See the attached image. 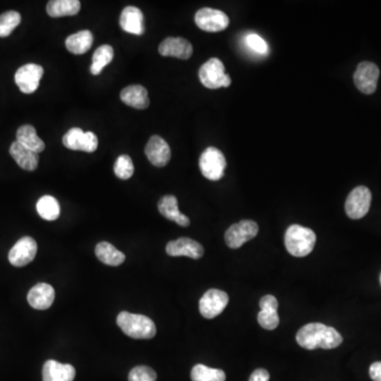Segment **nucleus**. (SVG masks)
<instances>
[{"label": "nucleus", "mask_w": 381, "mask_h": 381, "mask_svg": "<svg viewBox=\"0 0 381 381\" xmlns=\"http://www.w3.org/2000/svg\"><path fill=\"white\" fill-rule=\"evenodd\" d=\"M296 342L306 349H336L342 343L339 331L322 323H309L300 329L296 336Z\"/></svg>", "instance_id": "obj_1"}, {"label": "nucleus", "mask_w": 381, "mask_h": 381, "mask_svg": "<svg viewBox=\"0 0 381 381\" xmlns=\"http://www.w3.org/2000/svg\"><path fill=\"white\" fill-rule=\"evenodd\" d=\"M117 324L125 335L133 339H152L156 335V325L146 316L131 312H120Z\"/></svg>", "instance_id": "obj_2"}, {"label": "nucleus", "mask_w": 381, "mask_h": 381, "mask_svg": "<svg viewBox=\"0 0 381 381\" xmlns=\"http://www.w3.org/2000/svg\"><path fill=\"white\" fill-rule=\"evenodd\" d=\"M317 237L309 228L292 225L285 233V246L290 254L304 257L309 254L316 245Z\"/></svg>", "instance_id": "obj_3"}, {"label": "nucleus", "mask_w": 381, "mask_h": 381, "mask_svg": "<svg viewBox=\"0 0 381 381\" xmlns=\"http://www.w3.org/2000/svg\"><path fill=\"white\" fill-rule=\"evenodd\" d=\"M200 82L208 89L229 87L231 78L226 74L225 66L219 58H212L200 67L198 72Z\"/></svg>", "instance_id": "obj_4"}, {"label": "nucleus", "mask_w": 381, "mask_h": 381, "mask_svg": "<svg viewBox=\"0 0 381 381\" xmlns=\"http://www.w3.org/2000/svg\"><path fill=\"white\" fill-rule=\"evenodd\" d=\"M227 161L225 155L216 147L210 146L202 153L199 158L202 174L212 182H219L225 175Z\"/></svg>", "instance_id": "obj_5"}, {"label": "nucleus", "mask_w": 381, "mask_h": 381, "mask_svg": "<svg viewBox=\"0 0 381 381\" xmlns=\"http://www.w3.org/2000/svg\"><path fill=\"white\" fill-rule=\"evenodd\" d=\"M372 202V193L367 186H357L351 190L345 202V212L351 219H360L367 215Z\"/></svg>", "instance_id": "obj_6"}, {"label": "nucleus", "mask_w": 381, "mask_h": 381, "mask_svg": "<svg viewBox=\"0 0 381 381\" xmlns=\"http://www.w3.org/2000/svg\"><path fill=\"white\" fill-rule=\"evenodd\" d=\"M195 23L206 32H221L229 27L230 19L221 10L202 8L195 14Z\"/></svg>", "instance_id": "obj_7"}, {"label": "nucleus", "mask_w": 381, "mask_h": 381, "mask_svg": "<svg viewBox=\"0 0 381 381\" xmlns=\"http://www.w3.org/2000/svg\"><path fill=\"white\" fill-rule=\"evenodd\" d=\"M257 233H259V225L255 221L245 219L231 226L226 231V243L229 248L239 249L243 243L254 239Z\"/></svg>", "instance_id": "obj_8"}, {"label": "nucleus", "mask_w": 381, "mask_h": 381, "mask_svg": "<svg viewBox=\"0 0 381 381\" xmlns=\"http://www.w3.org/2000/svg\"><path fill=\"white\" fill-rule=\"evenodd\" d=\"M380 72L377 65L371 62H362L357 66L353 74V83L362 94H372L376 91Z\"/></svg>", "instance_id": "obj_9"}, {"label": "nucleus", "mask_w": 381, "mask_h": 381, "mask_svg": "<svg viewBox=\"0 0 381 381\" xmlns=\"http://www.w3.org/2000/svg\"><path fill=\"white\" fill-rule=\"evenodd\" d=\"M229 303V296L223 290H210L199 301V310L202 317L214 319L221 315Z\"/></svg>", "instance_id": "obj_10"}, {"label": "nucleus", "mask_w": 381, "mask_h": 381, "mask_svg": "<svg viewBox=\"0 0 381 381\" xmlns=\"http://www.w3.org/2000/svg\"><path fill=\"white\" fill-rule=\"evenodd\" d=\"M43 76H44V68L42 66L37 64H27L17 70L15 74V83L23 94H33L39 88Z\"/></svg>", "instance_id": "obj_11"}, {"label": "nucleus", "mask_w": 381, "mask_h": 381, "mask_svg": "<svg viewBox=\"0 0 381 381\" xmlns=\"http://www.w3.org/2000/svg\"><path fill=\"white\" fill-rule=\"evenodd\" d=\"M37 253V243L34 239L25 237L15 243L9 252V261L13 266L23 267L30 264Z\"/></svg>", "instance_id": "obj_12"}, {"label": "nucleus", "mask_w": 381, "mask_h": 381, "mask_svg": "<svg viewBox=\"0 0 381 381\" xmlns=\"http://www.w3.org/2000/svg\"><path fill=\"white\" fill-rule=\"evenodd\" d=\"M149 162L157 168L166 166L171 160V147L160 135H153L149 138L144 149Z\"/></svg>", "instance_id": "obj_13"}, {"label": "nucleus", "mask_w": 381, "mask_h": 381, "mask_svg": "<svg viewBox=\"0 0 381 381\" xmlns=\"http://www.w3.org/2000/svg\"><path fill=\"white\" fill-rule=\"evenodd\" d=\"M166 251L170 257H188L193 260H199L205 253V249L198 241L188 237H180L170 241L166 245Z\"/></svg>", "instance_id": "obj_14"}, {"label": "nucleus", "mask_w": 381, "mask_h": 381, "mask_svg": "<svg viewBox=\"0 0 381 381\" xmlns=\"http://www.w3.org/2000/svg\"><path fill=\"white\" fill-rule=\"evenodd\" d=\"M261 312L257 315V321L263 329L274 331L280 323L278 315L279 302L276 296L267 294L260 301Z\"/></svg>", "instance_id": "obj_15"}, {"label": "nucleus", "mask_w": 381, "mask_h": 381, "mask_svg": "<svg viewBox=\"0 0 381 381\" xmlns=\"http://www.w3.org/2000/svg\"><path fill=\"white\" fill-rule=\"evenodd\" d=\"M158 51L162 56H172L180 60H188L193 56V46L182 37H168L159 45Z\"/></svg>", "instance_id": "obj_16"}, {"label": "nucleus", "mask_w": 381, "mask_h": 381, "mask_svg": "<svg viewBox=\"0 0 381 381\" xmlns=\"http://www.w3.org/2000/svg\"><path fill=\"white\" fill-rule=\"evenodd\" d=\"M120 27L122 30L131 34L138 36L142 35L144 33V17L142 11L133 6L125 8L120 17Z\"/></svg>", "instance_id": "obj_17"}, {"label": "nucleus", "mask_w": 381, "mask_h": 381, "mask_svg": "<svg viewBox=\"0 0 381 381\" xmlns=\"http://www.w3.org/2000/svg\"><path fill=\"white\" fill-rule=\"evenodd\" d=\"M56 298V292L51 285L39 283L31 288L28 302L34 309L45 310L51 307Z\"/></svg>", "instance_id": "obj_18"}, {"label": "nucleus", "mask_w": 381, "mask_h": 381, "mask_svg": "<svg viewBox=\"0 0 381 381\" xmlns=\"http://www.w3.org/2000/svg\"><path fill=\"white\" fill-rule=\"evenodd\" d=\"M74 378L76 369L72 364L48 360L43 367V381H74Z\"/></svg>", "instance_id": "obj_19"}, {"label": "nucleus", "mask_w": 381, "mask_h": 381, "mask_svg": "<svg viewBox=\"0 0 381 381\" xmlns=\"http://www.w3.org/2000/svg\"><path fill=\"white\" fill-rule=\"evenodd\" d=\"M158 210L166 219L175 221L182 227H188L190 219L178 208V200L174 195L163 196L158 202Z\"/></svg>", "instance_id": "obj_20"}, {"label": "nucleus", "mask_w": 381, "mask_h": 381, "mask_svg": "<svg viewBox=\"0 0 381 381\" xmlns=\"http://www.w3.org/2000/svg\"><path fill=\"white\" fill-rule=\"evenodd\" d=\"M10 155L23 170L32 172L39 166V154L19 144L17 141H14L10 146Z\"/></svg>", "instance_id": "obj_21"}, {"label": "nucleus", "mask_w": 381, "mask_h": 381, "mask_svg": "<svg viewBox=\"0 0 381 381\" xmlns=\"http://www.w3.org/2000/svg\"><path fill=\"white\" fill-rule=\"evenodd\" d=\"M122 102L137 109H146L149 106V92L141 85H131L125 87L120 94Z\"/></svg>", "instance_id": "obj_22"}, {"label": "nucleus", "mask_w": 381, "mask_h": 381, "mask_svg": "<svg viewBox=\"0 0 381 381\" xmlns=\"http://www.w3.org/2000/svg\"><path fill=\"white\" fill-rule=\"evenodd\" d=\"M17 141L36 154L44 152L46 147L44 141L37 135L36 129L32 125L27 124L19 127L17 129Z\"/></svg>", "instance_id": "obj_23"}, {"label": "nucleus", "mask_w": 381, "mask_h": 381, "mask_svg": "<svg viewBox=\"0 0 381 381\" xmlns=\"http://www.w3.org/2000/svg\"><path fill=\"white\" fill-rule=\"evenodd\" d=\"M92 44H94V35L89 30H82L74 33L67 37L65 42L67 50L76 56L88 52L91 49Z\"/></svg>", "instance_id": "obj_24"}, {"label": "nucleus", "mask_w": 381, "mask_h": 381, "mask_svg": "<svg viewBox=\"0 0 381 381\" xmlns=\"http://www.w3.org/2000/svg\"><path fill=\"white\" fill-rule=\"evenodd\" d=\"M80 10L78 0H51L47 5V13L49 17H74Z\"/></svg>", "instance_id": "obj_25"}, {"label": "nucleus", "mask_w": 381, "mask_h": 381, "mask_svg": "<svg viewBox=\"0 0 381 381\" xmlns=\"http://www.w3.org/2000/svg\"><path fill=\"white\" fill-rule=\"evenodd\" d=\"M96 255L99 261L108 266L117 267L125 261L124 253L118 250L113 245L107 241H101L96 246Z\"/></svg>", "instance_id": "obj_26"}, {"label": "nucleus", "mask_w": 381, "mask_h": 381, "mask_svg": "<svg viewBox=\"0 0 381 381\" xmlns=\"http://www.w3.org/2000/svg\"><path fill=\"white\" fill-rule=\"evenodd\" d=\"M113 56H115V52H113V47L109 45H103V46L99 47L92 56V64L90 67L91 74L94 76H99L103 72L104 68L108 64H111V61L113 60Z\"/></svg>", "instance_id": "obj_27"}, {"label": "nucleus", "mask_w": 381, "mask_h": 381, "mask_svg": "<svg viewBox=\"0 0 381 381\" xmlns=\"http://www.w3.org/2000/svg\"><path fill=\"white\" fill-rule=\"evenodd\" d=\"M37 213L46 221H56L61 214L60 204L53 196L45 195L36 204Z\"/></svg>", "instance_id": "obj_28"}, {"label": "nucleus", "mask_w": 381, "mask_h": 381, "mask_svg": "<svg viewBox=\"0 0 381 381\" xmlns=\"http://www.w3.org/2000/svg\"><path fill=\"white\" fill-rule=\"evenodd\" d=\"M192 381H226V373L205 364H196L190 372Z\"/></svg>", "instance_id": "obj_29"}, {"label": "nucleus", "mask_w": 381, "mask_h": 381, "mask_svg": "<svg viewBox=\"0 0 381 381\" xmlns=\"http://www.w3.org/2000/svg\"><path fill=\"white\" fill-rule=\"evenodd\" d=\"M21 21V14L17 11L6 12L0 15V37L9 36Z\"/></svg>", "instance_id": "obj_30"}, {"label": "nucleus", "mask_w": 381, "mask_h": 381, "mask_svg": "<svg viewBox=\"0 0 381 381\" xmlns=\"http://www.w3.org/2000/svg\"><path fill=\"white\" fill-rule=\"evenodd\" d=\"M84 133L82 129L78 127H74V129H69L65 133L63 137V144L65 147L72 151H82L83 152L84 146Z\"/></svg>", "instance_id": "obj_31"}, {"label": "nucleus", "mask_w": 381, "mask_h": 381, "mask_svg": "<svg viewBox=\"0 0 381 381\" xmlns=\"http://www.w3.org/2000/svg\"><path fill=\"white\" fill-rule=\"evenodd\" d=\"M113 171H115L116 176L120 179H129L135 172V166H133L131 157L129 155H121L118 157L115 166H113Z\"/></svg>", "instance_id": "obj_32"}, {"label": "nucleus", "mask_w": 381, "mask_h": 381, "mask_svg": "<svg viewBox=\"0 0 381 381\" xmlns=\"http://www.w3.org/2000/svg\"><path fill=\"white\" fill-rule=\"evenodd\" d=\"M156 372L145 365L133 367L129 375V381H156Z\"/></svg>", "instance_id": "obj_33"}, {"label": "nucleus", "mask_w": 381, "mask_h": 381, "mask_svg": "<svg viewBox=\"0 0 381 381\" xmlns=\"http://www.w3.org/2000/svg\"><path fill=\"white\" fill-rule=\"evenodd\" d=\"M246 43L247 46L255 52L260 53V54H266L268 52V45L260 35L251 33L246 37Z\"/></svg>", "instance_id": "obj_34"}, {"label": "nucleus", "mask_w": 381, "mask_h": 381, "mask_svg": "<svg viewBox=\"0 0 381 381\" xmlns=\"http://www.w3.org/2000/svg\"><path fill=\"white\" fill-rule=\"evenodd\" d=\"M98 145H99V139H98L97 135L92 131H86L85 135H84L83 152H96Z\"/></svg>", "instance_id": "obj_35"}, {"label": "nucleus", "mask_w": 381, "mask_h": 381, "mask_svg": "<svg viewBox=\"0 0 381 381\" xmlns=\"http://www.w3.org/2000/svg\"><path fill=\"white\" fill-rule=\"evenodd\" d=\"M270 375L265 369H257L251 374L249 381H269Z\"/></svg>", "instance_id": "obj_36"}, {"label": "nucleus", "mask_w": 381, "mask_h": 381, "mask_svg": "<svg viewBox=\"0 0 381 381\" xmlns=\"http://www.w3.org/2000/svg\"><path fill=\"white\" fill-rule=\"evenodd\" d=\"M370 376L374 381H381V362H374L371 365Z\"/></svg>", "instance_id": "obj_37"}, {"label": "nucleus", "mask_w": 381, "mask_h": 381, "mask_svg": "<svg viewBox=\"0 0 381 381\" xmlns=\"http://www.w3.org/2000/svg\"><path fill=\"white\" fill-rule=\"evenodd\" d=\"M380 284H381V274H380Z\"/></svg>", "instance_id": "obj_38"}]
</instances>
